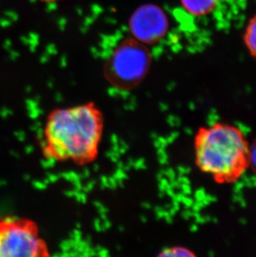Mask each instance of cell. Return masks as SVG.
I'll return each mask as SVG.
<instances>
[{
	"instance_id": "obj_9",
	"label": "cell",
	"mask_w": 256,
	"mask_h": 257,
	"mask_svg": "<svg viewBox=\"0 0 256 257\" xmlns=\"http://www.w3.org/2000/svg\"><path fill=\"white\" fill-rule=\"evenodd\" d=\"M249 167L253 168L256 173V141L250 147V155H249Z\"/></svg>"
},
{
	"instance_id": "obj_5",
	"label": "cell",
	"mask_w": 256,
	"mask_h": 257,
	"mask_svg": "<svg viewBox=\"0 0 256 257\" xmlns=\"http://www.w3.org/2000/svg\"><path fill=\"white\" fill-rule=\"evenodd\" d=\"M128 26L133 39L145 45L157 44L169 29V20L158 5H141L131 15Z\"/></svg>"
},
{
	"instance_id": "obj_2",
	"label": "cell",
	"mask_w": 256,
	"mask_h": 257,
	"mask_svg": "<svg viewBox=\"0 0 256 257\" xmlns=\"http://www.w3.org/2000/svg\"><path fill=\"white\" fill-rule=\"evenodd\" d=\"M194 149L199 169L220 184L236 182L249 168L250 146L241 130L230 124L201 127Z\"/></svg>"
},
{
	"instance_id": "obj_4",
	"label": "cell",
	"mask_w": 256,
	"mask_h": 257,
	"mask_svg": "<svg viewBox=\"0 0 256 257\" xmlns=\"http://www.w3.org/2000/svg\"><path fill=\"white\" fill-rule=\"evenodd\" d=\"M50 250L39 226L30 219L0 220V257H49Z\"/></svg>"
},
{
	"instance_id": "obj_1",
	"label": "cell",
	"mask_w": 256,
	"mask_h": 257,
	"mask_svg": "<svg viewBox=\"0 0 256 257\" xmlns=\"http://www.w3.org/2000/svg\"><path fill=\"white\" fill-rule=\"evenodd\" d=\"M103 129V114L94 102L56 108L44 124L42 153L47 159L87 165L97 158Z\"/></svg>"
},
{
	"instance_id": "obj_6",
	"label": "cell",
	"mask_w": 256,
	"mask_h": 257,
	"mask_svg": "<svg viewBox=\"0 0 256 257\" xmlns=\"http://www.w3.org/2000/svg\"><path fill=\"white\" fill-rule=\"evenodd\" d=\"M218 0H181L185 10L191 15L203 16L211 12Z\"/></svg>"
},
{
	"instance_id": "obj_3",
	"label": "cell",
	"mask_w": 256,
	"mask_h": 257,
	"mask_svg": "<svg viewBox=\"0 0 256 257\" xmlns=\"http://www.w3.org/2000/svg\"><path fill=\"white\" fill-rule=\"evenodd\" d=\"M152 56L148 46L135 39H123L114 49L104 66V77L111 86L121 90L138 87L148 75Z\"/></svg>"
},
{
	"instance_id": "obj_10",
	"label": "cell",
	"mask_w": 256,
	"mask_h": 257,
	"mask_svg": "<svg viewBox=\"0 0 256 257\" xmlns=\"http://www.w3.org/2000/svg\"><path fill=\"white\" fill-rule=\"evenodd\" d=\"M39 1L42 3H48V4H50V3L58 2V1H62V0H39Z\"/></svg>"
},
{
	"instance_id": "obj_7",
	"label": "cell",
	"mask_w": 256,
	"mask_h": 257,
	"mask_svg": "<svg viewBox=\"0 0 256 257\" xmlns=\"http://www.w3.org/2000/svg\"><path fill=\"white\" fill-rule=\"evenodd\" d=\"M244 42L249 54L256 58V15L247 25L244 34Z\"/></svg>"
},
{
	"instance_id": "obj_8",
	"label": "cell",
	"mask_w": 256,
	"mask_h": 257,
	"mask_svg": "<svg viewBox=\"0 0 256 257\" xmlns=\"http://www.w3.org/2000/svg\"><path fill=\"white\" fill-rule=\"evenodd\" d=\"M157 257H197L191 250L183 246L166 248Z\"/></svg>"
}]
</instances>
